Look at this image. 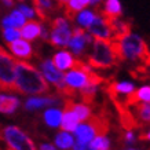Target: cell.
Wrapping results in <instances>:
<instances>
[{
    "label": "cell",
    "instance_id": "6da1fadb",
    "mask_svg": "<svg viewBox=\"0 0 150 150\" xmlns=\"http://www.w3.org/2000/svg\"><path fill=\"white\" fill-rule=\"evenodd\" d=\"M14 90L23 95H41L50 91V86L33 65L25 61H15Z\"/></svg>",
    "mask_w": 150,
    "mask_h": 150
},
{
    "label": "cell",
    "instance_id": "7a4b0ae2",
    "mask_svg": "<svg viewBox=\"0 0 150 150\" xmlns=\"http://www.w3.org/2000/svg\"><path fill=\"white\" fill-rule=\"evenodd\" d=\"M121 62L118 41L109 39H95L94 50L87 65L91 69H110Z\"/></svg>",
    "mask_w": 150,
    "mask_h": 150
},
{
    "label": "cell",
    "instance_id": "3957f363",
    "mask_svg": "<svg viewBox=\"0 0 150 150\" xmlns=\"http://www.w3.org/2000/svg\"><path fill=\"white\" fill-rule=\"evenodd\" d=\"M118 46L121 62L128 59L132 62H138V66L149 68V47L141 36L129 33L118 40Z\"/></svg>",
    "mask_w": 150,
    "mask_h": 150
},
{
    "label": "cell",
    "instance_id": "277c9868",
    "mask_svg": "<svg viewBox=\"0 0 150 150\" xmlns=\"http://www.w3.org/2000/svg\"><path fill=\"white\" fill-rule=\"evenodd\" d=\"M3 138L8 150H36L33 141L19 127L8 125L3 129Z\"/></svg>",
    "mask_w": 150,
    "mask_h": 150
},
{
    "label": "cell",
    "instance_id": "5b68a950",
    "mask_svg": "<svg viewBox=\"0 0 150 150\" xmlns=\"http://www.w3.org/2000/svg\"><path fill=\"white\" fill-rule=\"evenodd\" d=\"M14 79H15V59L3 47H0V90L15 91Z\"/></svg>",
    "mask_w": 150,
    "mask_h": 150
},
{
    "label": "cell",
    "instance_id": "8992f818",
    "mask_svg": "<svg viewBox=\"0 0 150 150\" xmlns=\"http://www.w3.org/2000/svg\"><path fill=\"white\" fill-rule=\"evenodd\" d=\"M51 35L48 37L51 46L54 47H66L69 40L72 37V29L69 25L68 19L65 18H55L51 22Z\"/></svg>",
    "mask_w": 150,
    "mask_h": 150
},
{
    "label": "cell",
    "instance_id": "52a82bcc",
    "mask_svg": "<svg viewBox=\"0 0 150 150\" xmlns=\"http://www.w3.org/2000/svg\"><path fill=\"white\" fill-rule=\"evenodd\" d=\"M41 74L46 79V81L51 83V84H54L57 87L58 94L66 87L64 80V72H61V70L55 68L50 59H46V61L41 62Z\"/></svg>",
    "mask_w": 150,
    "mask_h": 150
},
{
    "label": "cell",
    "instance_id": "ba28073f",
    "mask_svg": "<svg viewBox=\"0 0 150 150\" xmlns=\"http://www.w3.org/2000/svg\"><path fill=\"white\" fill-rule=\"evenodd\" d=\"M88 32L95 39H110L112 37L110 21L99 14H96L92 19V22L88 25Z\"/></svg>",
    "mask_w": 150,
    "mask_h": 150
},
{
    "label": "cell",
    "instance_id": "9c48e42d",
    "mask_svg": "<svg viewBox=\"0 0 150 150\" xmlns=\"http://www.w3.org/2000/svg\"><path fill=\"white\" fill-rule=\"evenodd\" d=\"M91 41H92V36L90 33H87L81 28H76L72 32V37L69 40L68 46H70L74 55H81L84 52V50H86V46L88 43H91Z\"/></svg>",
    "mask_w": 150,
    "mask_h": 150
},
{
    "label": "cell",
    "instance_id": "30bf717a",
    "mask_svg": "<svg viewBox=\"0 0 150 150\" xmlns=\"http://www.w3.org/2000/svg\"><path fill=\"white\" fill-rule=\"evenodd\" d=\"M8 48L13 52V55L18 57L21 59H29L32 58L33 55V48L29 44V41L18 39V40H14L11 43H8Z\"/></svg>",
    "mask_w": 150,
    "mask_h": 150
},
{
    "label": "cell",
    "instance_id": "8fae6325",
    "mask_svg": "<svg viewBox=\"0 0 150 150\" xmlns=\"http://www.w3.org/2000/svg\"><path fill=\"white\" fill-rule=\"evenodd\" d=\"M98 14L109 21H116L121 17V4L118 0H105V8H99Z\"/></svg>",
    "mask_w": 150,
    "mask_h": 150
},
{
    "label": "cell",
    "instance_id": "7c38bea8",
    "mask_svg": "<svg viewBox=\"0 0 150 150\" xmlns=\"http://www.w3.org/2000/svg\"><path fill=\"white\" fill-rule=\"evenodd\" d=\"M52 65H54L55 68L58 69V70H68V69H72L73 65H74V58H73V55L69 52V51H59L57 54L54 55V58H52Z\"/></svg>",
    "mask_w": 150,
    "mask_h": 150
},
{
    "label": "cell",
    "instance_id": "4fadbf2b",
    "mask_svg": "<svg viewBox=\"0 0 150 150\" xmlns=\"http://www.w3.org/2000/svg\"><path fill=\"white\" fill-rule=\"evenodd\" d=\"M73 132H74V135L77 138V141L81 142V143H86V145H88V143L96 137L94 128H92V125L88 123V121H87V123L79 124Z\"/></svg>",
    "mask_w": 150,
    "mask_h": 150
},
{
    "label": "cell",
    "instance_id": "5bb4252c",
    "mask_svg": "<svg viewBox=\"0 0 150 150\" xmlns=\"http://www.w3.org/2000/svg\"><path fill=\"white\" fill-rule=\"evenodd\" d=\"M40 29H41L40 22H37V21H30V22L25 23V25L21 28L19 33H21V37H23V40L33 41L40 36Z\"/></svg>",
    "mask_w": 150,
    "mask_h": 150
},
{
    "label": "cell",
    "instance_id": "9a60e30c",
    "mask_svg": "<svg viewBox=\"0 0 150 150\" xmlns=\"http://www.w3.org/2000/svg\"><path fill=\"white\" fill-rule=\"evenodd\" d=\"M79 118L77 116L74 114V112L66 108L65 106L64 113H62V118H61V128L64 129L65 132H73L76 129V127L79 125Z\"/></svg>",
    "mask_w": 150,
    "mask_h": 150
},
{
    "label": "cell",
    "instance_id": "2e32d148",
    "mask_svg": "<svg viewBox=\"0 0 150 150\" xmlns=\"http://www.w3.org/2000/svg\"><path fill=\"white\" fill-rule=\"evenodd\" d=\"M19 106V99L11 95H4L0 94V113L4 114H11L18 109Z\"/></svg>",
    "mask_w": 150,
    "mask_h": 150
},
{
    "label": "cell",
    "instance_id": "e0dca14e",
    "mask_svg": "<svg viewBox=\"0 0 150 150\" xmlns=\"http://www.w3.org/2000/svg\"><path fill=\"white\" fill-rule=\"evenodd\" d=\"M57 103V98L55 96H46V98H30L26 100L25 103V109L26 110H36L43 106H50V105Z\"/></svg>",
    "mask_w": 150,
    "mask_h": 150
},
{
    "label": "cell",
    "instance_id": "ac0fdd59",
    "mask_svg": "<svg viewBox=\"0 0 150 150\" xmlns=\"http://www.w3.org/2000/svg\"><path fill=\"white\" fill-rule=\"evenodd\" d=\"M83 8H84V6H83L80 0H69L68 3L65 4V17H66L65 19L74 21L77 13H80Z\"/></svg>",
    "mask_w": 150,
    "mask_h": 150
},
{
    "label": "cell",
    "instance_id": "d6986e66",
    "mask_svg": "<svg viewBox=\"0 0 150 150\" xmlns=\"http://www.w3.org/2000/svg\"><path fill=\"white\" fill-rule=\"evenodd\" d=\"M61 118H62V112L58 109H48L44 112V121H46L48 127H59L61 125Z\"/></svg>",
    "mask_w": 150,
    "mask_h": 150
},
{
    "label": "cell",
    "instance_id": "ffe728a7",
    "mask_svg": "<svg viewBox=\"0 0 150 150\" xmlns=\"http://www.w3.org/2000/svg\"><path fill=\"white\" fill-rule=\"evenodd\" d=\"M73 142H74L73 137L69 134V132H65V131L59 132L58 135H57V138H55V145L58 146L59 149H62V150L72 149Z\"/></svg>",
    "mask_w": 150,
    "mask_h": 150
},
{
    "label": "cell",
    "instance_id": "44dd1931",
    "mask_svg": "<svg viewBox=\"0 0 150 150\" xmlns=\"http://www.w3.org/2000/svg\"><path fill=\"white\" fill-rule=\"evenodd\" d=\"M96 95V87L92 86V84H87L86 87L80 88V96H81L83 102L86 105L92 103V100L95 99Z\"/></svg>",
    "mask_w": 150,
    "mask_h": 150
},
{
    "label": "cell",
    "instance_id": "7402d4cb",
    "mask_svg": "<svg viewBox=\"0 0 150 150\" xmlns=\"http://www.w3.org/2000/svg\"><path fill=\"white\" fill-rule=\"evenodd\" d=\"M110 142L105 137H95L88 143V150H109Z\"/></svg>",
    "mask_w": 150,
    "mask_h": 150
},
{
    "label": "cell",
    "instance_id": "603a6c76",
    "mask_svg": "<svg viewBox=\"0 0 150 150\" xmlns=\"http://www.w3.org/2000/svg\"><path fill=\"white\" fill-rule=\"evenodd\" d=\"M95 17V14L92 13V11H88V10H84V11H80L77 17H76V21L80 26H86L88 28V25L92 22V19Z\"/></svg>",
    "mask_w": 150,
    "mask_h": 150
},
{
    "label": "cell",
    "instance_id": "cb8c5ba5",
    "mask_svg": "<svg viewBox=\"0 0 150 150\" xmlns=\"http://www.w3.org/2000/svg\"><path fill=\"white\" fill-rule=\"evenodd\" d=\"M3 37H4L6 41H11L14 40H18L19 37H21V33H19L18 29H15V28H6L4 30H3Z\"/></svg>",
    "mask_w": 150,
    "mask_h": 150
},
{
    "label": "cell",
    "instance_id": "d4e9b609",
    "mask_svg": "<svg viewBox=\"0 0 150 150\" xmlns=\"http://www.w3.org/2000/svg\"><path fill=\"white\" fill-rule=\"evenodd\" d=\"M10 18H11V21H13L15 29H21V28L25 25V17L19 13L18 10H14L13 13L10 14Z\"/></svg>",
    "mask_w": 150,
    "mask_h": 150
},
{
    "label": "cell",
    "instance_id": "484cf974",
    "mask_svg": "<svg viewBox=\"0 0 150 150\" xmlns=\"http://www.w3.org/2000/svg\"><path fill=\"white\" fill-rule=\"evenodd\" d=\"M18 11L22 14L23 17H28V18H33V17H35V11H33L30 7H28V6H23V4L19 6Z\"/></svg>",
    "mask_w": 150,
    "mask_h": 150
},
{
    "label": "cell",
    "instance_id": "4316f807",
    "mask_svg": "<svg viewBox=\"0 0 150 150\" xmlns=\"http://www.w3.org/2000/svg\"><path fill=\"white\" fill-rule=\"evenodd\" d=\"M74 150H88V145H86V143H81V142H73V146H72Z\"/></svg>",
    "mask_w": 150,
    "mask_h": 150
},
{
    "label": "cell",
    "instance_id": "83f0119b",
    "mask_svg": "<svg viewBox=\"0 0 150 150\" xmlns=\"http://www.w3.org/2000/svg\"><path fill=\"white\" fill-rule=\"evenodd\" d=\"M1 23H3V28H4V29L6 28H14V23H13V21H11V18H10V15L8 17H6Z\"/></svg>",
    "mask_w": 150,
    "mask_h": 150
},
{
    "label": "cell",
    "instance_id": "f1b7e54d",
    "mask_svg": "<svg viewBox=\"0 0 150 150\" xmlns=\"http://www.w3.org/2000/svg\"><path fill=\"white\" fill-rule=\"evenodd\" d=\"M125 141L127 142H129V143H131V142H134V139H135V138H134V134H132V131H125Z\"/></svg>",
    "mask_w": 150,
    "mask_h": 150
},
{
    "label": "cell",
    "instance_id": "f546056e",
    "mask_svg": "<svg viewBox=\"0 0 150 150\" xmlns=\"http://www.w3.org/2000/svg\"><path fill=\"white\" fill-rule=\"evenodd\" d=\"M40 150H57L52 145H47V143H43L40 146Z\"/></svg>",
    "mask_w": 150,
    "mask_h": 150
},
{
    "label": "cell",
    "instance_id": "4dcf8cb0",
    "mask_svg": "<svg viewBox=\"0 0 150 150\" xmlns=\"http://www.w3.org/2000/svg\"><path fill=\"white\" fill-rule=\"evenodd\" d=\"M1 1H3L6 6H8V7H11V6L14 4V0H1Z\"/></svg>",
    "mask_w": 150,
    "mask_h": 150
},
{
    "label": "cell",
    "instance_id": "1f68e13d",
    "mask_svg": "<svg viewBox=\"0 0 150 150\" xmlns=\"http://www.w3.org/2000/svg\"><path fill=\"white\" fill-rule=\"evenodd\" d=\"M57 1H58V6H65L69 0H57Z\"/></svg>",
    "mask_w": 150,
    "mask_h": 150
},
{
    "label": "cell",
    "instance_id": "d6a6232c",
    "mask_svg": "<svg viewBox=\"0 0 150 150\" xmlns=\"http://www.w3.org/2000/svg\"><path fill=\"white\" fill-rule=\"evenodd\" d=\"M80 1L83 3V6H87V4H90V1H91V0H80Z\"/></svg>",
    "mask_w": 150,
    "mask_h": 150
},
{
    "label": "cell",
    "instance_id": "836d02e7",
    "mask_svg": "<svg viewBox=\"0 0 150 150\" xmlns=\"http://www.w3.org/2000/svg\"><path fill=\"white\" fill-rule=\"evenodd\" d=\"M128 150H134V149H128Z\"/></svg>",
    "mask_w": 150,
    "mask_h": 150
},
{
    "label": "cell",
    "instance_id": "e575fe53",
    "mask_svg": "<svg viewBox=\"0 0 150 150\" xmlns=\"http://www.w3.org/2000/svg\"><path fill=\"white\" fill-rule=\"evenodd\" d=\"M18 1H22V0H18Z\"/></svg>",
    "mask_w": 150,
    "mask_h": 150
}]
</instances>
